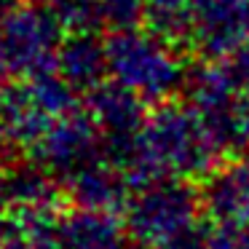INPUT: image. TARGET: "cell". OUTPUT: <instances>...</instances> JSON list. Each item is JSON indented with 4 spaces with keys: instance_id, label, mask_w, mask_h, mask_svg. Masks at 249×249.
<instances>
[{
    "instance_id": "5bb4252c",
    "label": "cell",
    "mask_w": 249,
    "mask_h": 249,
    "mask_svg": "<svg viewBox=\"0 0 249 249\" xmlns=\"http://www.w3.org/2000/svg\"><path fill=\"white\" fill-rule=\"evenodd\" d=\"M196 0H145V27L182 43L188 40Z\"/></svg>"
},
{
    "instance_id": "2e32d148",
    "label": "cell",
    "mask_w": 249,
    "mask_h": 249,
    "mask_svg": "<svg viewBox=\"0 0 249 249\" xmlns=\"http://www.w3.org/2000/svg\"><path fill=\"white\" fill-rule=\"evenodd\" d=\"M102 22L110 30H129L145 24V0H97Z\"/></svg>"
},
{
    "instance_id": "ffe728a7",
    "label": "cell",
    "mask_w": 249,
    "mask_h": 249,
    "mask_svg": "<svg viewBox=\"0 0 249 249\" xmlns=\"http://www.w3.org/2000/svg\"><path fill=\"white\" fill-rule=\"evenodd\" d=\"M3 231H6V228H3V222H0V247H3Z\"/></svg>"
},
{
    "instance_id": "7a4b0ae2",
    "label": "cell",
    "mask_w": 249,
    "mask_h": 249,
    "mask_svg": "<svg viewBox=\"0 0 249 249\" xmlns=\"http://www.w3.org/2000/svg\"><path fill=\"white\" fill-rule=\"evenodd\" d=\"M126 231L142 249H204L198 196L188 179H153L131 193Z\"/></svg>"
},
{
    "instance_id": "ac0fdd59",
    "label": "cell",
    "mask_w": 249,
    "mask_h": 249,
    "mask_svg": "<svg viewBox=\"0 0 249 249\" xmlns=\"http://www.w3.org/2000/svg\"><path fill=\"white\" fill-rule=\"evenodd\" d=\"M3 145H6V137H3V131H0V177H3V172H6V169H3Z\"/></svg>"
},
{
    "instance_id": "ba28073f",
    "label": "cell",
    "mask_w": 249,
    "mask_h": 249,
    "mask_svg": "<svg viewBox=\"0 0 249 249\" xmlns=\"http://www.w3.org/2000/svg\"><path fill=\"white\" fill-rule=\"evenodd\" d=\"M249 40V0H196L185 43L201 59H233Z\"/></svg>"
},
{
    "instance_id": "d6986e66",
    "label": "cell",
    "mask_w": 249,
    "mask_h": 249,
    "mask_svg": "<svg viewBox=\"0 0 249 249\" xmlns=\"http://www.w3.org/2000/svg\"><path fill=\"white\" fill-rule=\"evenodd\" d=\"M6 78H8V75H6V72H3V70H0V91H3V89L8 86V83H6Z\"/></svg>"
},
{
    "instance_id": "3957f363",
    "label": "cell",
    "mask_w": 249,
    "mask_h": 249,
    "mask_svg": "<svg viewBox=\"0 0 249 249\" xmlns=\"http://www.w3.org/2000/svg\"><path fill=\"white\" fill-rule=\"evenodd\" d=\"M107 43L110 78L131 89L147 105H161L174 99L185 89L190 67L182 62L174 40L158 35L150 27L113 30Z\"/></svg>"
},
{
    "instance_id": "4fadbf2b",
    "label": "cell",
    "mask_w": 249,
    "mask_h": 249,
    "mask_svg": "<svg viewBox=\"0 0 249 249\" xmlns=\"http://www.w3.org/2000/svg\"><path fill=\"white\" fill-rule=\"evenodd\" d=\"M0 201L8 209H30V206H54L56 177L40 163H24L3 172L0 177Z\"/></svg>"
},
{
    "instance_id": "52a82bcc",
    "label": "cell",
    "mask_w": 249,
    "mask_h": 249,
    "mask_svg": "<svg viewBox=\"0 0 249 249\" xmlns=\"http://www.w3.org/2000/svg\"><path fill=\"white\" fill-rule=\"evenodd\" d=\"M105 153V140L97 121L86 110V105H75L65 115L49 126L43 137L30 147L35 163L51 172L56 179H70L78 169Z\"/></svg>"
},
{
    "instance_id": "9a60e30c",
    "label": "cell",
    "mask_w": 249,
    "mask_h": 249,
    "mask_svg": "<svg viewBox=\"0 0 249 249\" xmlns=\"http://www.w3.org/2000/svg\"><path fill=\"white\" fill-rule=\"evenodd\" d=\"M56 22L67 35L70 33H97L102 27V11L97 0H46Z\"/></svg>"
},
{
    "instance_id": "6da1fadb",
    "label": "cell",
    "mask_w": 249,
    "mask_h": 249,
    "mask_svg": "<svg viewBox=\"0 0 249 249\" xmlns=\"http://www.w3.org/2000/svg\"><path fill=\"white\" fill-rule=\"evenodd\" d=\"M220 153L225 150L206 121L190 105L174 99L153 105L134 140L105 147V156L129 174L134 188L153 179L209 177Z\"/></svg>"
},
{
    "instance_id": "9c48e42d",
    "label": "cell",
    "mask_w": 249,
    "mask_h": 249,
    "mask_svg": "<svg viewBox=\"0 0 249 249\" xmlns=\"http://www.w3.org/2000/svg\"><path fill=\"white\" fill-rule=\"evenodd\" d=\"M145 105H147L145 99L137 97L131 89L121 86L113 78L102 81L86 94V110L97 121L105 145H118V142L134 140L147 118Z\"/></svg>"
},
{
    "instance_id": "7c38bea8",
    "label": "cell",
    "mask_w": 249,
    "mask_h": 249,
    "mask_svg": "<svg viewBox=\"0 0 249 249\" xmlns=\"http://www.w3.org/2000/svg\"><path fill=\"white\" fill-rule=\"evenodd\" d=\"M59 249H126V233L115 212L78 206L59 214Z\"/></svg>"
},
{
    "instance_id": "5b68a950",
    "label": "cell",
    "mask_w": 249,
    "mask_h": 249,
    "mask_svg": "<svg viewBox=\"0 0 249 249\" xmlns=\"http://www.w3.org/2000/svg\"><path fill=\"white\" fill-rule=\"evenodd\" d=\"M78 91L56 70L17 78L0 91V131L17 147H33L59 115L75 107Z\"/></svg>"
},
{
    "instance_id": "8992f818",
    "label": "cell",
    "mask_w": 249,
    "mask_h": 249,
    "mask_svg": "<svg viewBox=\"0 0 249 249\" xmlns=\"http://www.w3.org/2000/svg\"><path fill=\"white\" fill-rule=\"evenodd\" d=\"M244 89L247 83L236 72L233 62L228 65L225 59H201L185 78L182 91L188 105L206 121L222 150H233V115Z\"/></svg>"
},
{
    "instance_id": "277c9868",
    "label": "cell",
    "mask_w": 249,
    "mask_h": 249,
    "mask_svg": "<svg viewBox=\"0 0 249 249\" xmlns=\"http://www.w3.org/2000/svg\"><path fill=\"white\" fill-rule=\"evenodd\" d=\"M65 35L49 3L14 0L0 11V70L8 78L54 70Z\"/></svg>"
},
{
    "instance_id": "e0dca14e",
    "label": "cell",
    "mask_w": 249,
    "mask_h": 249,
    "mask_svg": "<svg viewBox=\"0 0 249 249\" xmlns=\"http://www.w3.org/2000/svg\"><path fill=\"white\" fill-rule=\"evenodd\" d=\"M233 67H236V72L241 75V81L249 86V40L236 51V56H233Z\"/></svg>"
},
{
    "instance_id": "30bf717a",
    "label": "cell",
    "mask_w": 249,
    "mask_h": 249,
    "mask_svg": "<svg viewBox=\"0 0 249 249\" xmlns=\"http://www.w3.org/2000/svg\"><path fill=\"white\" fill-rule=\"evenodd\" d=\"M131 188H134L131 177L105 153L89 161L67 179V190H70L72 201L78 206H89V209H121L129 204L131 193H134Z\"/></svg>"
},
{
    "instance_id": "8fae6325",
    "label": "cell",
    "mask_w": 249,
    "mask_h": 249,
    "mask_svg": "<svg viewBox=\"0 0 249 249\" xmlns=\"http://www.w3.org/2000/svg\"><path fill=\"white\" fill-rule=\"evenodd\" d=\"M54 70L75 89L89 94L94 86L110 78L107 70V43L97 33H70L65 35L56 51Z\"/></svg>"
}]
</instances>
